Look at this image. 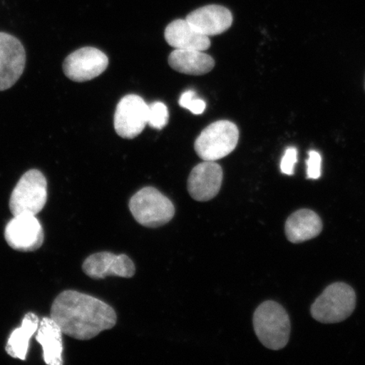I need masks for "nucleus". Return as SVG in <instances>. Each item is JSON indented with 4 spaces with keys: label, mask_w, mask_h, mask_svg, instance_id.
Segmentation results:
<instances>
[{
    "label": "nucleus",
    "mask_w": 365,
    "mask_h": 365,
    "mask_svg": "<svg viewBox=\"0 0 365 365\" xmlns=\"http://www.w3.org/2000/svg\"><path fill=\"white\" fill-rule=\"evenodd\" d=\"M51 318L63 334L81 341L93 339L117 323L115 310L110 305L75 290H66L57 296Z\"/></svg>",
    "instance_id": "f257e3e1"
},
{
    "label": "nucleus",
    "mask_w": 365,
    "mask_h": 365,
    "mask_svg": "<svg viewBox=\"0 0 365 365\" xmlns=\"http://www.w3.org/2000/svg\"><path fill=\"white\" fill-rule=\"evenodd\" d=\"M255 335L266 348L284 349L289 342L291 331L289 314L281 304L266 301L255 310L253 317Z\"/></svg>",
    "instance_id": "f03ea898"
},
{
    "label": "nucleus",
    "mask_w": 365,
    "mask_h": 365,
    "mask_svg": "<svg viewBox=\"0 0 365 365\" xmlns=\"http://www.w3.org/2000/svg\"><path fill=\"white\" fill-rule=\"evenodd\" d=\"M129 207L135 221L147 227L165 225L175 214L171 200L153 187H145L132 196Z\"/></svg>",
    "instance_id": "7ed1b4c3"
},
{
    "label": "nucleus",
    "mask_w": 365,
    "mask_h": 365,
    "mask_svg": "<svg viewBox=\"0 0 365 365\" xmlns=\"http://www.w3.org/2000/svg\"><path fill=\"white\" fill-rule=\"evenodd\" d=\"M356 307V294L349 285L336 282L328 286L312 307V314L317 322L332 324L345 321Z\"/></svg>",
    "instance_id": "20e7f679"
},
{
    "label": "nucleus",
    "mask_w": 365,
    "mask_h": 365,
    "mask_svg": "<svg viewBox=\"0 0 365 365\" xmlns=\"http://www.w3.org/2000/svg\"><path fill=\"white\" fill-rule=\"evenodd\" d=\"M48 200V182L42 172L27 171L12 191L10 209L13 216L29 214L36 216Z\"/></svg>",
    "instance_id": "39448f33"
},
{
    "label": "nucleus",
    "mask_w": 365,
    "mask_h": 365,
    "mask_svg": "<svg viewBox=\"0 0 365 365\" xmlns=\"http://www.w3.org/2000/svg\"><path fill=\"white\" fill-rule=\"evenodd\" d=\"M240 131L234 123H212L200 133L195 143V153L203 161H217L230 155L238 145Z\"/></svg>",
    "instance_id": "423d86ee"
},
{
    "label": "nucleus",
    "mask_w": 365,
    "mask_h": 365,
    "mask_svg": "<svg viewBox=\"0 0 365 365\" xmlns=\"http://www.w3.org/2000/svg\"><path fill=\"white\" fill-rule=\"evenodd\" d=\"M148 105L138 95L130 94L120 100L114 113V129L125 139H134L148 125Z\"/></svg>",
    "instance_id": "0eeeda50"
},
{
    "label": "nucleus",
    "mask_w": 365,
    "mask_h": 365,
    "mask_svg": "<svg viewBox=\"0 0 365 365\" xmlns=\"http://www.w3.org/2000/svg\"><path fill=\"white\" fill-rule=\"evenodd\" d=\"M108 66V58L101 50L85 47L66 57L63 63V70L68 79L85 82L102 75Z\"/></svg>",
    "instance_id": "6e6552de"
},
{
    "label": "nucleus",
    "mask_w": 365,
    "mask_h": 365,
    "mask_svg": "<svg viewBox=\"0 0 365 365\" xmlns=\"http://www.w3.org/2000/svg\"><path fill=\"white\" fill-rule=\"evenodd\" d=\"M4 238L14 250L30 252L38 250L44 241V232L38 219L29 214L14 216L7 223Z\"/></svg>",
    "instance_id": "1a4fd4ad"
},
{
    "label": "nucleus",
    "mask_w": 365,
    "mask_h": 365,
    "mask_svg": "<svg viewBox=\"0 0 365 365\" xmlns=\"http://www.w3.org/2000/svg\"><path fill=\"white\" fill-rule=\"evenodd\" d=\"M26 59L25 48L20 40L0 33V91L10 89L20 79Z\"/></svg>",
    "instance_id": "9d476101"
},
{
    "label": "nucleus",
    "mask_w": 365,
    "mask_h": 365,
    "mask_svg": "<svg viewBox=\"0 0 365 365\" xmlns=\"http://www.w3.org/2000/svg\"><path fill=\"white\" fill-rule=\"evenodd\" d=\"M82 270L93 279L99 280L108 276L130 278L135 275V267L126 255L99 252L85 259Z\"/></svg>",
    "instance_id": "9b49d317"
},
{
    "label": "nucleus",
    "mask_w": 365,
    "mask_h": 365,
    "mask_svg": "<svg viewBox=\"0 0 365 365\" xmlns=\"http://www.w3.org/2000/svg\"><path fill=\"white\" fill-rule=\"evenodd\" d=\"M222 168L213 161H204L196 165L188 179V191L191 197L205 202L215 198L221 190Z\"/></svg>",
    "instance_id": "f8f14e48"
},
{
    "label": "nucleus",
    "mask_w": 365,
    "mask_h": 365,
    "mask_svg": "<svg viewBox=\"0 0 365 365\" xmlns=\"http://www.w3.org/2000/svg\"><path fill=\"white\" fill-rule=\"evenodd\" d=\"M186 20L200 34L210 38L225 33L230 29L234 19L231 11L226 7L211 4L191 12Z\"/></svg>",
    "instance_id": "ddd939ff"
},
{
    "label": "nucleus",
    "mask_w": 365,
    "mask_h": 365,
    "mask_svg": "<svg viewBox=\"0 0 365 365\" xmlns=\"http://www.w3.org/2000/svg\"><path fill=\"white\" fill-rule=\"evenodd\" d=\"M164 36L167 43L175 49L205 51L211 46L209 36L200 34L186 19L172 21L166 27Z\"/></svg>",
    "instance_id": "4468645a"
},
{
    "label": "nucleus",
    "mask_w": 365,
    "mask_h": 365,
    "mask_svg": "<svg viewBox=\"0 0 365 365\" xmlns=\"http://www.w3.org/2000/svg\"><path fill=\"white\" fill-rule=\"evenodd\" d=\"M323 228L322 219L312 210L302 209L287 218L285 232L287 240L299 244L316 238Z\"/></svg>",
    "instance_id": "2eb2a0df"
},
{
    "label": "nucleus",
    "mask_w": 365,
    "mask_h": 365,
    "mask_svg": "<svg viewBox=\"0 0 365 365\" xmlns=\"http://www.w3.org/2000/svg\"><path fill=\"white\" fill-rule=\"evenodd\" d=\"M36 340L42 346L44 362L49 365L63 364V331L51 317L39 322Z\"/></svg>",
    "instance_id": "dca6fc26"
},
{
    "label": "nucleus",
    "mask_w": 365,
    "mask_h": 365,
    "mask_svg": "<svg viewBox=\"0 0 365 365\" xmlns=\"http://www.w3.org/2000/svg\"><path fill=\"white\" fill-rule=\"evenodd\" d=\"M168 63L173 70L192 76L207 74L215 66L212 56L192 49H175L168 58Z\"/></svg>",
    "instance_id": "f3484780"
},
{
    "label": "nucleus",
    "mask_w": 365,
    "mask_h": 365,
    "mask_svg": "<svg viewBox=\"0 0 365 365\" xmlns=\"http://www.w3.org/2000/svg\"><path fill=\"white\" fill-rule=\"evenodd\" d=\"M39 327V319L36 314L29 312L22 319L21 326L11 332L6 346V352L12 358L26 360L29 353L30 340Z\"/></svg>",
    "instance_id": "a211bd4d"
},
{
    "label": "nucleus",
    "mask_w": 365,
    "mask_h": 365,
    "mask_svg": "<svg viewBox=\"0 0 365 365\" xmlns=\"http://www.w3.org/2000/svg\"><path fill=\"white\" fill-rule=\"evenodd\" d=\"M168 110L166 105L156 102L148 105V124L154 129L162 130L168 123Z\"/></svg>",
    "instance_id": "6ab92c4d"
},
{
    "label": "nucleus",
    "mask_w": 365,
    "mask_h": 365,
    "mask_svg": "<svg viewBox=\"0 0 365 365\" xmlns=\"http://www.w3.org/2000/svg\"><path fill=\"white\" fill-rule=\"evenodd\" d=\"M179 103L180 107L188 109L191 113L199 115L204 113L207 104L203 100L195 98L194 91H187L181 95Z\"/></svg>",
    "instance_id": "aec40b11"
},
{
    "label": "nucleus",
    "mask_w": 365,
    "mask_h": 365,
    "mask_svg": "<svg viewBox=\"0 0 365 365\" xmlns=\"http://www.w3.org/2000/svg\"><path fill=\"white\" fill-rule=\"evenodd\" d=\"M322 156L317 150H310L307 160L308 179L318 180L322 175Z\"/></svg>",
    "instance_id": "412c9836"
},
{
    "label": "nucleus",
    "mask_w": 365,
    "mask_h": 365,
    "mask_svg": "<svg viewBox=\"0 0 365 365\" xmlns=\"http://www.w3.org/2000/svg\"><path fill=\"white\" fill-rule=\"evenodd\" d=\"M297 158H298L297 149L295 148H287L281 161L282 173L287 175H293Z\"/></svg>",
    "instance_id": "4be33fe9"
}]
</instances>
